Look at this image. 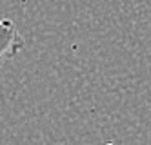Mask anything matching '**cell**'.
<instances>
[{
	"label": "cell",
	"mask_w": 151,
	"mask_h": 145,
	"mask_svg": "<svg viewBox=\"0 0 151 145\" xmlns=\"http://www.w3.org/2000/svg\"><path fill=\"white\" fill-rule=\"evenodd\" d=\"M24 47V36L17 24L9 18H0V62L15 58Z\"/></svg>",
	"instance_id": "6da1fadb"
}]
</instances>
